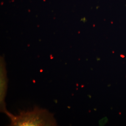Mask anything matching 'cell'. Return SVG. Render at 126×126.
Here are the masks:
<instances>
[{"label": "cell", "instance_id": "obj_1", "mask_svg": "<svg viewBox=\"0 0 126 126\" xmlns=\"http://www.w3.org/2000/svg\"><path fill=\"white\" fill-rule=\"evenodd\" d=\"M10 119L11 126H57L53 114L45 109L35 107L33 110L21 111L15 116L7 110L5 112Z\"/></svg>", "mask_w": 126, "mask_h": 126}, {"label": "cell", "instance_id": "obj_2", "mask_svg": "<svg viewBox=\"0 0 126 126\" xmlns=\"http://www.w3.org/2000/svg\"><path fill=\"white\" fill-rule=\"evenodd\" d=\"M0 111L2 112L5 113L7 110L6 108L5 104V97L7 92V72L6 69L5 64L0 63Z\"/></svg>", "mask_w": 126, "mask_h": 126}, {"label": "cell", "instance_id": "obj_3", "mask_svg": "<svg viewBox=\"0 0 126 126\" xmlns=\"http://www.w3.org/2000/svg\"><path fill=\"white\" fill-rule=\"evenodd\" d=\"M88 96L89 97V98H92V96H90V95H88Z\"/></svg>", "mask_w": 126, "mask_h": 126}, {"label": "cell", "instance_id": "obj_4", "mask_svg": "<svg viewBox=\"0 0 126 126\" xmlns=\"http://www.w3.org/2000/svg\"><path fill=\"white\" fill-rule=\"evenodd\" d=\"M94 110H96V109H94Z\"/></svg>", "mask_w": 126, "mask_h": 126}]
</instances>
